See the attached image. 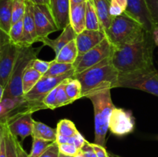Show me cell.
<instances>
[{
  "mask_svg": "<svg viewBox=\"0 0 158 157\" xmlns=\"http://www.w3.org/2000/svg\"><path fill=\"white\" fill-rule=\"evenodd\" d=\"M27 7L26 0H13L12 2V24L20 21L24 17Z\"/></svg>",
  "mask_w": 158,
  "mask_h": 157,
  "instance_id": "cell-29",
  "label": "cell"
},
{
  "mask_svg": "<svg viewBox=\"0 0 158 157\" xmlns=\"http://www.w3.org/2000/svg\"><path fill=\"white\" fill-rule=\"evenodd\" d=\"M100 20L102 31L106 32L110 26L113 17L110 13V0H93Z\"/></svg>",
  "mask_w": 158,
  "mask_h": 157,
  "instance_id": "cell-19",
  "label": "cell"
},
{
  "mask_svg": "<svg viewBox=\"0 0 158 157\" xmlns=\"http://www.w3.org/2000/svg\"><path fill=\"white\" fill-rule=\"evenodd\" d=\"M86 2L70 0L69 21L77 35L86 29Z\"/></svg>",
  "mask_w": 158,
  "mask_h": 157,
  "instance_id": "cell-17",
  "label": "cell"
},
{
  "mask_svg": "<svg viewBox=\"0 0 158 157\" xmlns=\"http://www.w3.org/2000/svg\"><path fill=\"white\" fill-rule=\"evenodd\" d=\"M12 2L0 0V30L9 34L12 25Z\"/></svg>",
  "mask_w": 158,
  "mask_h": 157,
  "instance_id": "cell-20",
  "label": "cell"
},
{
  "mask_svg": "<svg viewBox=\"0 0 158 157\" xmlns=\"http://www.w3.org/2000/svg\"><path fill=\"white\" fill-rule=\"evenodd\" d=\"M78 55V48H77L76 39H74L66 44L56 55V58L53 60L57 62L73 64Z\"/></svg>",
  "mask_w": 158,
  "mask_h": 157,
  "instance_id": "cell-21",
  "label": "cell"
},
{
  "mask_svg": "<svg viewBox=\"0 0 158 157\" xmlns=\"http://www.w3.org/2000/svg\"><path fill=\"white\" fill-rule=\"evenodd\" d=\"M109 157H120V156H118V155H114V154L110 153V152H109Z\"/></svg>",
  "mask_w": 158,
  "mask_h": 157,
  "instance_id": "cell-48",
  "label": "cell"
},
{
  "mask_svg": "<svg viewBox=\"0 0 158 157\" xmlns=\"http://www.w3.org/2000/svg\"><path fill=\"white\" fill-rule=\"evenodd\" d=\"M60 148L57 142H53L40 157H59Z\"/></svg>",
  "mask_w": 158,
  "mask_h": 157,
  "instance_id": "cell-39",
  "label": "cell"
},
{
  "mask_svg": "<svg viewBox=\"0 0 158 157\" xmlns=\"http://www.w3.org/2000/svg\"><path fill=\"white\" fill-rule=\"evenodd\" d=\"M153 38H154V41L155 42L156 46H158V26H155L154 28V30L152 32Z\"/></svg>",
  "mask_w": 158,
  "mask_h": 157,
  "instance_id": "cell-45",
  "label": "cell"
},
{
  "mask_svg": "<svg viewBox=\"0 0 158 157\" xmlns=\"http://www.w3.org/2000/svg\"><path fill=\"white\" fill-rule=\"evenodd\" d=\"M57 134L63 136H73L79 132L75 124L71 120L63 119L57 123Z\"/></svg>",
  "mask_w": 158,
  "mask_h": 157,
  "instance_id": "cell-28",
  "label": "cell"
},
{
  "mask_svg": "<svg viewBox=\"0 0 158 157\" xmlns=\"http://www.w3.org/2000/svg\"><path fill=\"white\" fill-rule=\"evenodd\" d=\"M114 47L107 38L102 41L98 46L88 51L82 55H78L73 66L75 69L74 75L84 72L86 69L99 64L103 60L112 56Z\"/></svg>",
  "mask_w": 158,
  "mask_h": 157,
  "instance_id": "cell-9",
  "label": "cell"
},
{
  "mask_svg": "<svg viewBox=\"0 0 158 157\" xmlns=\"http://www.w3.org/2000/svg\"><path fill=\"white\" fill-rule=\"evenodd\" d=\"M41 49L42 47L35 49L32 46H20L16 61L12 69L10 78H9L7 86L5 88L2 99L23 98L24 96L23 89V75L29 64L35 58H37V55Z\"/></svg>",
  "mask_w": 158,
  "mask_h": 157,
  "instance_id": "cell-4",
  "label": "cell"
},
{
  "mask_svg": "<svg viewBox=\"0 0 158 157\" xmlns=\"http://www.w3.org/2000/svg\"><path fill=\"white\" fill-rule=\"evenodd\" d=\"M9 36L12 42L19 45L23 36V19L12 25Z\"/></svg>",
  "mask_w": 158,
  "mask_h": 157,
  "instance_id": "cell-32",
  "label": "cell"
},
{
  "mask_svg": "<svg viewBox=\"0 0 158 157\" xmlns=\"http://www.w3.org/2000/svg\"><path fill=\"white\" fill-rule=\"evenodd\" d=\"M68 78L65 79L64 81L62 82L57 87V93H56V100H57V105H58V108L61 107V106H66V105L72 104L68 98L67 94H66V83Z\"/></svg>",
  "mask_w": 158,
  "mask_h": 157,
  "instance_id": "cell-34",
  "label": "cell"
},
{
  "mask_svg": "<svg viewBox=\"0 0 158 157\" xmlns=\"http://www.w3.org/2000/svg\"><path fill=\"white\" fill-rule=\"evenodd\" d=\"M74 74L75 70L70 71L60 76L51 77L43 75L36 85L23 96L28 110L31 113H33L41 109H46L43 106L45 97L65 79L73 77Z\"/></svg>",
  "mask_w": 158,
  "mask_h": 157,
  "instance_id": "cell-7",
  "label": "cell"
},
{
  "mask_svg": "<svg viewBox=\"0 0 158 157\" xmlns=\"http://www.w3.org/2000/svg\"><path fill=\"white\" fill-rule=\"evenodd\" d=\"M77 1H79V2H86L87 0H77Z\"/></svg>",
  "mask_w": 158,
  "mask_h": 157,
  "instance_id": "cell-49",
  "label": "cell"
},
{
  "mask_svg": "<svg viewBox=\"0 0 158 157\" xmlns=\"http://www.w3.org/2000/svg\"><path fill=\"white\" fill-rule=\"evenodd\" d=\"M0 157H7L6 154V138L3 129L0 128Z\"/></svg>",
  "mask_w": 158,
  "mask_h": 157,
  "instance_id": "cell-42",
  "label": "cell"
},
{
  "mask_svg": "<svg viewBox=\"0 0 158 157\" xmlns=\"http://www.w3.org/2000/svg\"><path fill=\"white\" fill-rule=\"evenodd\" d=\"M43 75L31 66V63L24 72L23 77V93L26 94L36 85Z\"/></svg>",
  "mask_w": 158,
  "mask_h": 157,
  "instance_id": "cell-23",
  "label": "cell"
},
{
  "mask_svg": "<svg viewBox=\"0 0 158 157\" xmlns=\"http://www.w3.org/2000/svg\"><path fill=\"white\" fill-rule=\"evenodd\" d=\"M17 151H18L19 157H29V154L26 153L19 140H17Z\"/></svg>",
  "mask_w": 158,
  "mask_h": 157,
  "instance_id": "cell-43",
  "label": "cell"
},
{
  "mask_svg": "<svg viewBox=\"0 0 158 157\" xmlns=\"http://www.w3.org/2000/svg\"><path fill=\"white\" fill-rule=\"evenodd\" d=\"M59 157H74V156H71V155H65V154L60 152V155H59Z\"/></svg>",
  "mask_w": 158,
  "mask_h": 157,
  "instance_id": "cell-47",
  "label": "cell"
},
{
  "mask_svg": "<svg viewBox=\"0 0 158 157\" xmlns=\"http://www.w3.org/2000/svg\"><path fill=\"white\" fill-rule=\"evenodd\" d=\"M86 29L102 30L100 20H99L93 0H87L86 1Z\"/></svg>",
  "mask_w": 158,
  "mask_h": 157,
  "instance_id": "cell-24",
  "label": "cell"
},
{
  "mask_svg": "<svg viewBox=\"0 0 158 157\" xmlns=\"http://www.w3.org/2000/svg\"><path fill=\"white\" fill-rule=\"evenodd\" d=\"M106 38V33L102 30L85 29L76 38L79 55H82L98 46Z\"/></svg>",
  "mask_w": 158,
  "mask_h": 157,
  "instance_id": "cell-14",
  "label": "cell"
},
{
  "mask_svg": "<svg viewBox=\"0 0 158 157\" xmlns=\"http://www.w3.org/2000/svg\"><path fill=\"white\" fill-rule=\"evenodd\" d=\"M56 142L59 145L64 144V143H69V144L75 145L79 149H81V148L84 146L86 140L85 139L84 137L82 135L80 132L77 135L73 136H63V135H57Z\"/></svg>",
  "mask_w": 158,
  "mask_h": 157,
  "instance_id": "cell-31",
  "label": "cell"
},
{
  "mask_svg": "<svg viewBox=\"0 0 158 157\" xmlns=\"http://www.w3.org/2000/svg\"><path fill=\"white\" fill-rule=\"evenodd\" d=\"M59 148H60V152L71 156H75L80 151V149L75 145L69 144V143L59 145Z\"/></svg>",
  "mask_w": 158,
  "mask_h": 157,
  "instance_id": "cell-37",
  "label": "cell"
},
{
  "mask_svg": "<svg viewBox=\"0 0 158 157\" xmlns=\"http://www.w3.org/2000/svg\"><path fill=\"white\" fill-rule=\"evenodd\" d=\"M74 157H84V155H83V152H82V151L80 149V151L78 152V153H77Z\"/></svg>",
  "mask_w": 158,
  "mask_h": 157,
  "instance_id": "cell-46",
  "label": "cell"
},
{
  "mask_svg": "<svg viewBox=\"0 0 158 157\" xmlns=\"http://www.w3.org/2000/svg\"><path fill=\"white\" fill-rule=\"evenodd\" d=\"M50 65L51 62L44 61V60L39 59V58H35V59L31 62V66H32V68H34L35 70L40 72L43 75H44L47 72L49 67H50Z\"/></svg>",
  "mask_w": 158,
  "mask_h": 157,
  "instance_id": "cell-36",
  "label": "cell"
},
{
  "mask_svg": "<svg viewBox=\"0 0 158 157\" xmlns=\"http://www.w3.org/2000/svg\"><path fill=\"white\" fill-rule=\"evenodd\" d=\"M20 46L12 42L9 34L1 31L0 38V86L5 88L10 78Z\"/></svg>",
  "mask_w": 158,
  "mask_h": 157,
  "instance_id": "cell-8",
  "label": "cell"
},
{
  "mask_svg": "<svg viewBox=\"0 0 158 157\" xmlns=\"http://www.w3.org/2000/svg\"><path fill=\"white\" fill-rule=\"evenodd\" d=\"M155 26H158V0H146Z\"/></svg>",
  "mask_w": 158,
  "mask_h": 157,
  "instance_id": "cell-38",
  "label": "cell"
},
{
  "mask_svg": "<svg viewBox=\"0 0 158 157\" xmlns=\"http://www.w3.org/2000/svg\"><path fill=\"white\" fill-rule=\"evenodd\" d=\"M127 0H110V13L113 18L121 15L127 8Z\"/></svg>",
  "mask_w": 158,
  "mask_h": 157,
  "instance_id": "cell-33",
  "label": "cell"
},
{
  "mask_svg": "<svg viewBox=\"0 0 158 157\" xmlns=\"http://www.w3.org/2000/svg\"><path fill=\"white\" fill-rule=\"evenodd\" d=\"M110 91L111 89H106L87 97L94 106L95 120L94 143L104 147L106 146V133L109 130L110 115L115 108L111 99Z\"/></svg>",
  "mask_w": 158,
  "mask_h": 157,
  "instance_id": "cell-5",
  "label": "cell"
},
{
  "mask_svg": "<svg viewBox=\"0 0 158 157\" xmlns=\"http://www.w3.org/2000/svg\"><path fill=\"white\" fill-rule=\"evenodd\" d=\"M58 87V86H57ZM57 87L52 89L43 99V106H44L45 109H52L54 110L56 108H58V105H57V100H56V93H57Z\"/></svg>",
  "mask_w": 158,
  "mask_h": 157,
  "instance_id": "cell-35",
  "label": "cell"
},
{
  "mask_svg": "<svg viewBox=\"0 0 158 157\" xmlns=\"http://www.w3.org/2000/svg\"><path fill=\"white\" fill-rule=\"evenodd\" d=\"M30 112L19 114L6 120L5 123L8 129L15 137H20L21 141H23L26 137L32 135L35 120L32 119Z\"/></svg>",
  "mask_w": 158,
  "mask_h": 157,
  "instance_id": "cell-13",
  "label": "cell"
},
{
  "mask_svg": "<svg viewBox=\"0 0 158 157\" xmlns=\"http://www.w3.org/2000/svg\"><path fill=\"white\" fill-rule=\"evenodd\" d=\"M1 129H3L6 138V154L7 157H19L18 151H17V137L10 132L8 129V126L6 123H0Z\"/></svg>",
  "mask_w": 158,
  "mask_h": 157,
  "instance_id": "cell-25",
  "label": "cell"
},
{
  "mask_svg": "<svg viewBox=\"0 0 158 157\" xmlns=\"http://www.w3.org/2000/svg\"><path fill=\"white\" fill-rule=\"evenodd\" d=\"M148 32L139 22L126 13L114 17L106 33V38L115 49L139 42Z\"/></svg>",
  "mask_w": 158,
  "mask_h": 157,
  "instance_id": "cell-3",
  "label": "cell"
},
{
  "mask_svg": "<svg viewBox=\"0 0 158 157\" xmlns=\"http://www.w3.org/2000/svg\"><path fill=\"white\" fill-rule=\"evenodd\" d=\"M33 5H46V6H49L50 0H26Z\"/></svg>",
  "mask_w": 158,
  "mask_h": 157,
  "instance_id": "cell-44",
  "label": "cell"
},
{
  "mask_svg": "<svg viewBox=\"0 0 158 157\" xmlns=\"http://www.w3.org/2000/svg\"><path fill=\"white\" fill-rule=\"evenodd\" d=\"M57 135L58 134L56 129H53L40 122L35 121L32 135V138H39L47 141L56 142Z\"/></svg>",
  "mask_w": 158,
  "mask_h": 157,
  "instance_id": "cell-22",
  "label": "cell"
},
{
  "mask_svg": "<svg viewBox=\"0 0 158 157\" xmlns=\"http://www.w3.org/2000/svg\"><path fill=\"white\" fill-rule=\"evenodd\" d=\"M127 8L124 13L140 23L148 32L152 33L154 22L146 0H127Z\"/></svg>",
  "mask_w": 158,
  "mask_h": 157,
  "instance_id": "cell-12",
  "label": "cell"
},
{
  "mask_svg": "<svg viewBox=\"0 0 158 157\" xmlns=\"http://www.w3.org/2000/svg\"><path fill=\"white\" fill-rule=\"evenodd\" d=\"M49 8L60 30L70 24V0H50Z\"/></svg>",
  "mask_w": 158,
  "mask_h": 157,
  "instance_id": "cell-16",
  "label": "cell"
},
{
  "mask_svg": "<svg viewBox=\"0 0 158 157\" xmlns=\"http://www.w3.org/2000/svg\"><path fill=\"white\" fill-rule=\"evenodd\" d=\"M73 70H75L73 64L57 62L52 60V61H51V65L49 70L47 71V72L44 75L45 76L51 77L60 76V75H64V74H66L67 72Z\"/></svg>",
  "mask_w": 158,
  "mask_h": 157,
  "instance_id": "cell-27",
  "label": "cell"
},
{
  "mask_svg": "<svg viewBox=\"0 0 158 157\" xmlns=\"http://www.w3.org/2000/svg\"><path fill=\"white\" fill-rule=\"evenodd\" d=\"M138 89L158 97V72L155 67L119 73L116 88Z\"/></svg>",
  "mask_w": 158,
  "mask_h": 157,
  "instance_id": "cell-6",
  "label": "cell"
},
{
  "mask_svg": "<svg viewBox=\"0 0 158 157\" xmlns=\"http://www.w3.org/2000/svg\"><path fill=\"white\" fill-rule=\"evenodd\" d=\"M80 150L83 152L84 157H97V154H96L95 151L93 149L91 143L86 141L84 146L81 148Z\"/></svg>",
  "mask_w": 158,
  "mask_h": 157,
  "instance_id": "cell-40",
  "label": "cell"
},
{
  "mask_svg": "<svg viewBox=\"0 0 158 157\" xmlns=\"http://www.w3.org/2000/svg\"><path fill=\"white\" fill-rule=\"evenodd\" d=\"M135 119L130 110L115 107L109 119V130L117 136H123L134 132Z\"/></svg>",
  "mask_w": 158,
  "mask_h": 157,
  "instance_id": "cell-10",
  "label": "cell"
},
{
  "mask_svg": "<svg viewBox=\"0 0 158 157\" xmlns=\"http://www.w3.org/2000/svg\"><path fill=\"white\" fill-rule=\"evenodd\" d=\"M77 36V32H75L72 26L69 24L62 31V33L60 34V36H58L55 39H51L49 37H44V38H39L38 42H43V46H49L54 51L56 55L66 44L76 39Z\"/></svg>",
  "mask_w": 158,
  "mask_h": 157,
  "instance_id": "cell-18",
  "label": "cell"
},
{
  "mask_svg": "<svg viewBox=\"0 0 158 157\" xmlns=\"http://www.w3.org/2000/svg\"><path fill=\"white\" fill-rule=\"evenodd\" d=\"M119 73L110 57L84 72L73 75V78L80 82L83 98H87L97 92L116 88Z\"/></svg>",
  "mask_w": 158,
  "mask_h": 157,
  "instance_id": "cell-2",
  "label": "cell"
},
{
  "mask_svg": "<svg viewBox=\"0 0 158 157\" xmlns=\"http://www.w3.org/2000/svg\"><path fill=\"white\" fill-rule=\"evenodd\" d=\"M93 149L95 151L97 157H109V152H107L106 148L96 143H91Z\"/></svg>",
  "mask_w": 158,
  "mask_h": 157,
  "instance_id": "cell-41",
  "label": "cell"
},
{
  "mask_svg": "<svg viewBox=\"0 0 158 157\" xmlns=\"http://www.w3.org/2000/svg\"><path fill=\"white\" fill-rule=\"evenodd\" d=\"M23 22V36L19 46H30L37 42V33L34 18V6L29 2H27V7Z\"/></svg>",
  "mask_w": 158,
  "mask_h": 157,
  "instance_id": "cell-15",
  "label": "cell"
},
{
  "mask_svg": "<svg viewBox=\"0 0 158 157\" xmlns=\"http://www.w3.org/2000/svg\"><path fill=\"white\" fill-rule=\"evenodd\" d=\"M32 146L29 157H40L53 142L39 138H32Z\"/></svg>",
  "mask_w": 158,
  "mask_h": 157,
  "instance_id": "cell-30",
  "label": "cell"
},
{
  "mask_svg": "<svg viewBox=\"0 0 158 157\" xmlns=\"http://www.w3.org/2000/svg\"><path fill=\"white\" fill-rule=\"evenodd\" d=\"M34 18L37 33V42L39 38L48 37L49 34L59 31L49 6L33 5Z\"/></svg>",
  "mask_w": 158,
  "mask_h": 157,
  "instance_id": "cell-11",
  "label": "cell"
},
{
  "mask_svg": "<svg viewBox=\"0 0 158 157\" xmlns=\"http://www.w3.org/2000/svg\"><path fill=\"white\" fill-rule=\"evenodd\" d=\"M65 89H66L67 96L70 100L71 103H74L76 100L79 99L83 98L82 85L77 78H73V77L68 78Z\"/></svg>",
  "mask_w": 158,
  "mask_h": 157,
  "instance_id": "cell-26",
  "label": "cell"
},
{
  "mask_svg": "<svg viewBox=\"0 0 158 157\" xmlns=\"http://www.w3.org/2000/svg\"><path fill=\"white\" fill-rule=\"evenodd\" d=\"M154 45L153 35L148 32L139 42L114 48L111 62L120 73L135 72L154 67L153 63Z\"/></svg>",
  "mask_w": 158,
  "mask_h": 157,
  "instance_id": "cell-1",
  "label": "cell"
}]
</instances>
